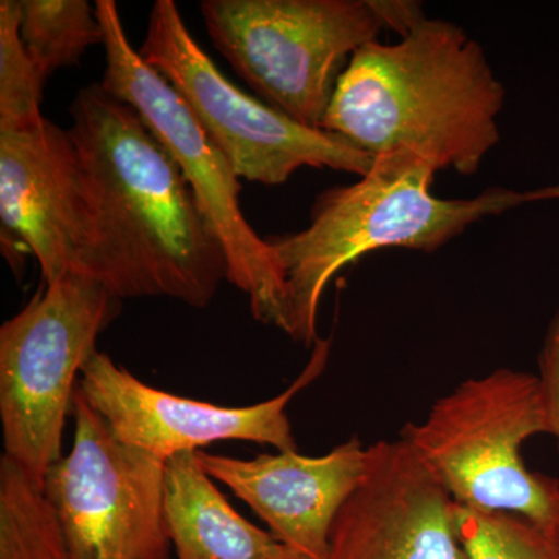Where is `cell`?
Segmentation results:
<instances>
[{"label":"cell","mask_w":559,"mask_h":559,"mask_svg":"<svg viewBox=\"0 0 559 559\" xmlns=\"http://www.w3.org/2000/svg\"><path fill=\"white\" fill-rule=\"evenodd\" d=\"M197 457L297 558L326 559L331 527L366 471L367 448L353 437L319 457L297 451L250 460L198 451Z\"/></svg>","instance_id":"4fadbf2b"},{"label":"cell","mask_w":559,"mask_h":559,"mask_svg":"<svg viewBox=\"0 0 559 559\" xmlns=\"http://www.w3.org/2000/svg\"><path fill=\"white\" fill-rule=\"evenodd\" d=\"M165 524L176 559H299L230 506L197 452L167 460Z\"/></svg>","instance_id":"5bb4252c"},{"label":"cell","mask_w":559,"mask_h":559,"mask_svg":"<svg viewBox=\"0 0 559 559\" xmlns=\"http://www.w3.org/2000/svg\"><path fill=\"white\" fill-rule=\"evenodd\" d=\"M539 433H549V418L538 374L503 367L463 381L400 439L462 509L559 528V480L522 460L525 441Z\"/></svg>","instance_id":"277c9868"},{"label":"cell","mask_w":559,"mask_h":559,"mask_svg":"<svg viewBox=\"0 0 559 559\" xmlns=\"http://www.w3.org/2000/svg\"><path fill=\"white\" fill-rule=\"evenodd\" d=\"M0 221L9 249L32 252L46 285L94 278L97 215L69 130L46 119L38 130L0 132Z\"/></svg>","instance_id":"8fae6325"},{"label":"cell","mask_w":559,"mask_h":559,"mask_svg":"<svg viewBox=\"0 0 559 559\" xmlns=\"http://www.w3.org/2000/svg\"><path fill=\"white\" fill-rule=\"evenodd\" d=\"M538 369L549 418V436L557 440L559 452V310L547 326L538 356Z\"/></svg>","instance_id":"d6986e66"},{"label":"cell","mask_w":559,"mask_h":559,"mask_svg":"<svg viewBox=\"0 0 559 559\" xmlns=\"http://www.w3.org/2000/svg\"><path fill=\"white\" fill-rule=\"evenodd\" d=\"M0 559H72L43 481L7 454L0 457Z\"/></svg>","instance_id":"9a60e30c"},{"label":"cell","mask_w":559,"mask_h":559,"mask_svg":"<svg viewBox=\"0 0 559 559\" xmlns=\"http://www.w3.org/2000/svg\"><path fill=\"white\" fill-rule=\"evenodd\" d=\"M20 0L0 2V132L38 130L46 79L21 38Z\"/></svg>","instance_id":"e0dca14e"},{"label":"cell","mask_w":559,"mask_h":559,"mask_svg":"<svg viewBox=\"0 0 559 559\" xmlns=\"http://www.w3.org/2000/svg\"><path fill=\"white\" fill-rule=\"evenodd\" d=\"M121 300L97 280L68 275L43 289L0 329L3 454L43 481L62 457V433L81 370Z\"/></svg>","instance_id":"8992f818"},{"label":"cell","mask_w":559,"mask_h":559,"mask_svg":"<svg viewBox=\"0 0 559 559\" xmlns=\"http://www.w3.org/2000/svg\"><path fill=\"white\" fill-rule=\"evenodd\" d=\"M70 116L97 215L94 280L120 300L209 307L229 264L178 164L138 110L100 83L79 92Z\"/></svg>","instance_id":"6da1fadb"},{"label":"cell","mask_w":559,"mask_h":559,"mask_svg":"<svg viewBox=\"0 0 559 559\" xmlns=\"http://www.w3.org/2000/svg\"><path fill=\"white\" fill-rule=\"evenodd\" d=\"M105 32L102 86L138 110L140 119L175 159L229 264L227 282L249 297L253 318L285 329V282L271 242L242 213L240 178L210 140L186 102L156 69L132 49L114 0L95 2Z\"/></svg>","instance_id":"52a82bcc"},{"label":"cell","mask_w":559,"mask_h":559,"mask_svg":"<svg viewBox=\"0 0 559 559\" xmlns=\"http://www.w3.org/2000/svg\"><path fill=\"white\" fill-rule=\"evenodd\" d=\"M140 57L164 76L240 179L282 186L300 168L366 176L374 157L246 94L201 49L173 0H156Z\"/></svg>","instance_id":"ba28073f"},{"label":"cell","mask_w":559,"mask_h":559,"mask_svg":"<svg viewBox=\"0 0 559 559\" xmlns=\"http://www.w3.org/2000/svg\"><path fill=\"white\" fill-rule=\"evenodd\" d=\"M200 10L250 90L314 130L353 55L388 28L378 0H202Z\"/></svg>","instance_id":"5b68a950"},{"label":"cell","mask_w":559,"mask_h":559,"mask_svg":"<svg viewBox=\"0 0 559 559\" xmlns=\"http://www.w3.org/2000/svg\"><path fill=\"white\" fill-rule=\"evenodd\" d=\"M437 171L409 151L381 154L358 182L316 198L307 229L267 240L285 282L283 331L290 340L314 347L323 290L367 253L388 248L432 253L487 216L559 200V183L525 191L491 187L469 200H441L432 193Z\"/></svg>","instance_id":"3957f363"},{"label":"cell","mask_w":559,"mask_h":559,"mask_svg":"<svg viewBox=\"0 0 559 559\" xmlns=\"http://www.w3.org/2000/svg\"><path fill=\"white\" fill-rule=\"evenodd\" d=\"M326 559H469L459 506L404 440L367 447L366 471L331 527Z\"/></svg>","instance_id":"7c38bea8"},{"label":"cell","mask_w":559,"mask_h":559,"mask_svg":"<svg viewBox=\"0 0 559 559\" xmlns=\"http://www.w3.org/2000/svg\"><path fill=\"white\" fill-rule=\"evenodd\" d=\"M459 530L469 559H559V528L516 514L459 507Z\"/></svg>","instance_id":"ac0fdd59"},{"label":"cell","mask_w":559,"mask_h":559,"mask_svg":"<svg viewBox=\"0 0 559 559\" xmlns=\"http://www.w3.org/2000/svg\"><path fill=\"white\" fill-rule=\"evenodd\" d=\"M21 38L49 80L58 69L70 68L92 46L105 39L97 9L87 0H20Z\"/></svg>","instance_id":"2e32d148"},{"label":"cell","mask_w":559,"mask_h":559,"mask_svg":"<svg viewBox=\"0 0 559 559\" xmlns=\"http://www.w3.org/2000/svg\"><path fill=\"white\" fill-rule=\"evenodd\" d=\"M506 97L476 39L425 17L399 43L374 40L353 55L322 130L373 157L404 150L471 176L500 142Z\"/></svg>","instance_id":"7a4b0ae2"},{"label":"cell","mask_w":559,"mask_h":559,"mask_svg":"<svg viewBox=\"0 0 559 559\" xmlns=\"http://www.w3.org/2000/svg\"><path fill=\"white\" fill-rule=\"evenodd\" d=\"M312 348L285 392L250 406H221L151 388L98 349L81 370L79 390L120 440L164 460L230 440L297 451L286 411L325 370L331 341L319 337Z\"/></svg>","instance_id":"30bf717a"},{"label":"cell","mask_w":559,"mask_h":559,"mask_svg":"<svg viewBox=\"0 0 559 559\" xmlns=\"http://www.w3.org/2000/svg\"><path fill=\"white\" fill-rule=\"evenodd\" d=\"M72 412V450L44 477L70 557L171 559L165 524L167 460L120 440L79 388Z\"/></svg>","instance_id":"9c48e42d"}]
</instances>
